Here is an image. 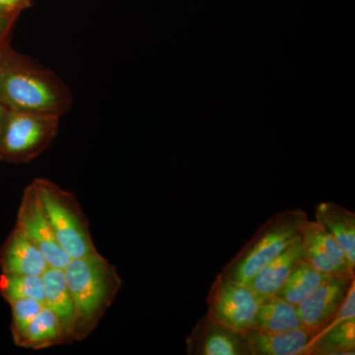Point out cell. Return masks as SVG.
<instances>
[{
    "label": "cell",
    "mask_w": 355,
    "mask_h": 355,
    "mask_svg": "<svg viewBox=\"0 0 355 355\" xmlns=\"http://www.w3.org/2000/svg\"><path fill=\"white\" fill-rule=\"evenodd\" d=\"M0 101L14 111L62 118L71 108L73 95L55 71L6 44L0 48Z\"/></svg>",
    "instance_id": "obj_1"
},
{
    "label": "cell",
    "mask_w": 355,
    "mask_h": 355,
    "mask_svg": "<svg viewBox=\"0 0 355 355\" xmlns=\"http://www.w3.org/2000/svg\"><path fill=\"white\" fill-rule=\"evenodd\" d=\"M76 308L73 338L89 336L113 303L121 286L116 268L99 252L70 259L64 268Z\"/></svg>",
    "instance_id": "obj_2"
},
{
    "label": "cell",
    "mask_w": 355,
    "mask_h": 355,
    "mask_svg": "<svg viewBox=\"0 0 355 355\" xmlns=\"http://www.w3.org/2000/svg\"><path fill=\"white\" fill-rule=\"evenodd\" d=\"M307 219V214L301 209L277 212L257 230L221 272L247 284L263 266L297 239Z\"/></svg>",
    "instance_id": "obj_3"
},
{
    "label": "cell",
    "mask_w": 355,
    "mask_h": 355,
    "mask_svg": "<svg viewBox=\"0 0 355 355\" xmlns=\"http://www.w3.org/2000/svg\"><path fill=\"white\" fill-rule=\"evenodd\" d=\"M55 239L70 259L97 253L87 217L76 196L44 178L32 182Z\"/></svg>",
    "instance_id": "obj_4"
},
{
    "label": "cell",
    "mask_w": 355,
    "mask_h": 355,
    "mask_svg": "<svg viewBox=\"0 0 355 355\" xmlns=\"http://www.w3.org/2000/svg\"><path fill=\"white\" fill-rule=\"evenodd\" d=\"M60 121L55 114L8 109L0 130V161L22 164L39 157L57 137Z\"/></svg>",
    "instance_id": "obj_5"
},
{
    "label": "cell",
    "mask_w": 355,
    "mask_h": 355,
    "mask_svg": "<svg viewBox=\"0 0 355 355\" xmlns=\"http://www.w3.org/2000/svg\"><path fill=\"white\" fill-rule=\"evenodd\" d=\"M261 298L247 284L222 272L207 295V316L229 328L244 333L254 330Z\"/></svg>",
    "instance_id": "obj_6"
},
{
    "label": "cell",
    "mask_w": 355,
    "mask_h": 355,
    "mask_svg": "<svg viewBox=\"0 0 355 355\" xmlns=\"http://www.w3.org/2000/svg\"><path fill=\"white\" fill-rule=\"evenodd\" d=\"M15 228L39 248L46 257L49 266L64 270L69 263V256L55 239L50 221L32 183L26 187L23 193Z\"/></svg>",
    "instance_id": "obj_7"
},
{
    "label": "cell",
    "mask_w": 355,
    "mask_h": 355,
    "mask_svg": "<svg viewBox=\"0 0 355 355\" xmlns=\"http://www.w3.org/2000/svg\"><path fill=\"white\" fill-rule=\"evenodd\" d=\"M355 284L354 275H331L297 305L303 326L321 333L335 319L336 313Z\"/></svg>",
    "instance_id": "obj_8"
},
{
    "label": "cell",
    "mask_w": 355,
    "mask_h": 355,
    "mask_svg": "<svg viewBox=\"0 0 355 355\" xmlns=\"http://www.w3.org/2000/svg\"><path fill=\"white\" fill-rule=\"evenodd\" d=\"M189 355H246L243 334L205 315L186 340Z\"/></svg>",
    "instance_id": "obj_9"
},
{
    "label": "cell",
    "mask_w": 355,
    "mask_h": 355,
    "mask_svg": "<svg viewBox=\"0 0 355 355\" xmlns=\"http://www.w3.org/2000/svg\"><path fill=\"white\" fill-rule=\"evenodd\" d=\"M246 355H307V349L318 331L302 326L291 330L244 331Z\"/></svg>",
    "instance_id": "obj_10"
},
{
    "label": "cell",
    "mask_w": 355,
    "mask_h": 355,
    "mask_svg": "<svg viewBox=\"0 0 355 355\" xmlns=\"http://www.w3.org/2000/svg\"><path fill=\"white\" fill-rule=\"evenodd\" d=\"M49 266L39 248L14 227L0 249L1 273L43 275Z\"/></svg>",
    "instance_id": "obj_11"
},
{
    "label": "cell",
    "mask_w": 355,
    "mask_h": 355,
    "mask_svg": "<svg viewBox=\"0 0 355 355\" xmlns=\"http://www.w3.org/2000/svg\"><path fill=\"white\" fill-rule=\"evenodd\" d=\"M301 259H303V251L299 236L279 256L263 266L247 284L261 300L275 295Z\"/></svg>",
    "instance_id": "obj_12"
},
{
    "label": "cell",
    "mask_w": 355,
    "mask_h": 355,
    "mask_svg": "<svg viewBox=\"0 0 355 355\" xmlns=\"http://www.w3.org/2000/svg\"><path fill=\"white\" fill-rule=\"evenodd\" d=\"M42 277L44 284V305L57 315L70 340H74L76 308L65 279L64 270L49 266Z\"/></svg>",
    "instance_id": "obj_13"
},
{
    "label": "cell",
    "mask_w": 355,
    "mask_h": 355,
    "mask_svg": "<svg viewBox=\"0 0 355 355\" xmlns=\"http://www.w3.org/2000/svg\"><path fill=\"white\" fill-rule=\"evenodd\" d=\"M316 221L331 233L355 266V214L352 210L333 202L318 203Z\"/></svg>",
    "instance_id": "obj_14"
},
{
    "label": "cell",
    "mask_w": 355,
    "mask_h": 355,
    "mask_svg": "<svg viewBox=\"0 0 355 355\" xmlns=\"http://www.w3.org/2000/svg\"><path fill=\"white\" fill-rule=\"evenodd\" d=\"M69 342L71 340L60 320L44 305L16 345L26 349H40Z\"/></svg>",
    "instance_id": "obj_15"
},
{
    "label": "cell",
    "mask_w": 355,
    "mask_h": 355,
    "mask_svg": "<svg viewBox=\"0 0 355 355\" xmlns=\"http://www.w3.org/2000/svg\"><path fill=\"white\" fill-rule=\"evenodd\" d=\"M355 318L336 320L318 334L307 349V355L354 354Z\"/></svg>",
    "instance_id": "obj_16"
},
{
    "label": "cell",
    "mask_w": 355,
    "mask_h": 355,
    "mask_svg": "<svg viewBox=\"0 0 355 355\" xmlns=\"http://www.w3.org/2000/svg\"><path fill=\"white\" fill-rule=\"evenodd\" d=\"M302 326L297 306L273 295L261 301L254 330L273 333Z\"/></svg>",
    "instance_id": "obj_17"
},
{
    "label": "cell",
    "mask_w": 355,
    "mask_h": 355,
    "mask_svg": "<svg viewBox=\"0 0 355 355\" xmlns=\"http://www.w3.org/2000/svg\"><path fill=\"white\" fill-rule=\"evenodd\" d=\"M331 275H334L319 272L301 259L275 295L297 306Z\"/></svg>",
    "instance_id": "obj_18"
},
{
    "label": "cell",
    "mask_w": 355,
    "mask_h": 355,
    "mask_svg": "<svg viewBox=\"0 0 355 355\" xmlns=\"http://www.w3.org/2000/svg\"><path fill=\"white\" fill-rule=\"evenodd\" d=\"M300 236L314 242L330 259L338 272L354 275L355 266L350 263L342 245L319 222L307 219L301 227Z\"/></svg>",
    "instance_id": "obj_19"
},
{
    "label": "cell",
    "mask_w": 355,
    "mask_h": 355,
    "mask_svg": "<svg viewBox=\"0 0 355 355\" xmlns=\"http://www.w3.org/2000/svg\"><path fill=\"white\" fill-rule=\"evenodd\" d=\"M0 293L7 302L16 299L34 298L44 303V284L42 275H0Z\"/></svg>",
    "instance_id": "obj_20"
},
{
    "label": "cell",
    "mask_w": 355,
    "mask_h": 355,
    "mask_svg": "<svg viewBox=\"0 0 355 355\" xmlns=\"http://www.w3.org/2000/svg\"><path fill=\"white\" fill-rule=\"evenodd\" d=\"M9 304L12 310L11 333L16 343L24 334L32 320L44 307V303L34 298H20L16 299Z\"/></svg>",
    "instance_id": "obj_21"
},
{
    "label": "cell",
    "mask_w": 355,
    "mask_h": 355,
    "mask_svg": "<svg viewBox=\"0 0 355 355\" xmlns=\"http://www.w3.org/2000/svg\"><path fill=\"white\" fill-rule=\"evenodd\" d=\"M301 238L302 244L303 259L313 268H316L319 272L327 273V275H338V270L331 263L327 254L308 238Z\"/></svg>",
    "instance_id": "obj_22"
},
{
    "label": "cell",
    "mask_w": 355,
    "mask_h": 355,
    "mask_svg": "<svg viewBox=\"0 0 355 355\" xmlns=\"http://www.w3.org/2000/svg\"><path fill=\"white\" fill-rule=\"evenodd\" d=\"M19 14L0 12V48L9 44V36Z\"/></svg>",
    "instance_id": "obj_23"
},
{
    "label": "cell",
    "mask_w": 355,
    "mask_h": 355,
    "mask_svg": "<svg viewBox=\"0 0 355 355\" xmlns=\"http://www.w3.org/2000/svg\"><path fill=\"white\" fill-rule=\"evenodd\" d=\"M354 318H355L354 284L352 286V288L349 289V293H347V297H345L342 306H340V309H338V313H336L334 321H336V320L354 319Z\"/></svg>",
    "instance_id": "obj_24"
},
{
    "label": "cell",
    "mask_w": 355,
    "mask_h": 355,
    "mask_svg": "<svg viewBox=\"0 0 355 355\" xmlns=\"http://www.w3.org/2000/svg\"><path fill=\"white\" fill-rule=\"evenodd\" d=\"M31 4L32 0H0V12L20 14Z\"/></svg>",
    "instance_id": "obj_25"
},
{
    "label": "cell",
    "mask_w": 355,
    "mask_h": 355,
    "mask_svg": "<svg viewBox=\"0 0 355 355\" xmlns=\"http://www.w3.org/2000/svg\"><path fill=\"white\" fill-rule=\"evenodd\" d=\"M8 108L3 104H0V130H1L2 123H3L4 118H6Z\"/></svg>",
    "instance_id": "obj_26"
},
{
    "label": "cell",
    "mask_w": 355,
    "mask_h": 355,
    "mask_svg": "<svg viewBox=\"0 0 355 355\" xmlns=\"http://www.w3.org/2000/svg\"><path fill=\"white\" fill-rule=\"evenodd\" d=\"M0 104H1V101H0Z\"/></svg>",
    "instance_id": "obj_27"
}]
</instances>
